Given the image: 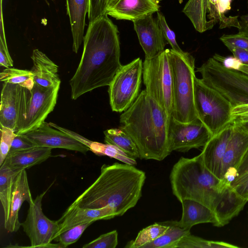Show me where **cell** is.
<instances>
[{
  "mask_svg": "<svg viewBox=\"0 0 248 248\" xmlns=\"http://www.w3.org/2000/svg\"><path fill=\"white\" fill-rule=\"evenodd\" d=\"M170 179L173 194L179 202L191 200L207 206L216 214L218 227L229 223L248 202L205 167L201 154L191 158L181 157L173 166Z\"/></svg>",
  "mask_w": 248,
  "mask_h": 248,
  "instance_id": "cell-1",
  "label": "cell"
},
{
  "mask_svg": "<svg viewBox=\"0 0 248 248\" xmlns=\"http://www.w3.org/2000/svg\"><path fill=\"white\" fill-rule=\"evenodd\" d=\"M118 33L108 15L89 22L80 62L69 81L72 99L109 85L122 65Z\"/></svg>",
  "mask_w": 248,
  "mask_h": 248,
  "instance_id": "cell-2",
  "label": "cell"
},
{
  "mask_svg": "<svg viewBox=\"0 0 248 248\" xmlns=\"http://www.w3.org/2000/svg\"><path fill=\"white\" fill-rule=\"evenodd\" d=\"M145 173L127 164H104L96 180L72 204L82 208L111 207L116 216L134 207L141 196Z\"/></svg>",
  "mask_w": 248,
  "mask_h": 248,
  "instance_id": "cell-3",
  "label": "cell"
},
{
  "mask_svg": "<svg viewBox=\"0 0 248 248\" xmlns=\"http://www.w3.org/2000/svg\"><path fill=\"white\" fill-rule=\"evenodd\" d=\"M170 117L145 90L121 115L120 127L135 143L140 159L161 161L170 154L168 129Z\"/></svg>",
  "mask_w": 248,
  "mask_h": 248,
  "instance_id": "cell-4",
  "label": "cell"
},
{
  "mask_svg": "<svg viewBox=\"0 0 248 248\" xmlns=\"http://www.w3.org/2000/svg\"><path fill=\"white\" fill-rule=\"evenodd\" d=\"M172 79L171 117L187 123L198 119L194 104L195 59L188 52L168 49Z\"/></svg>",
  "mask_w": 248,
  "mask_h": 248,
  "instance_id": "cell-5",
  "label": "cell"
},
{
  "mask_svg": "<svg viewBox=\"0 0 248 248\" xmlns=\"http://www.w3.org/2000/svg\"><path fill=\"white\" fill-rule=\"evenodd\" d=\"M202 81L227 99L232 108L248 105V75L226 66L216 54L197 69Z\"/></svg>",
  "mask_w": 248,
  "mask_h": 248,
  "instance_id": "cell-6",
  "label": "cell"
},
{
  "mask_svg": "<svg viewBox=\"0 0 248 248\" xmlns=\"http://www.w3.org/2000/svg\"><path fill=\"white\" fill-rule=\"evenodd\" d=\"M60 86L52 88L35 83L31 90L22 87L16 134H24L38 128L56 104Z\"/></svg>",
  "mask_w": 248,
  "mask_h": 248,
  "instance_id": "cell-7",
  "label": "cell"
},
{
  "mask_svg": "<svg viewBox=\"0 0 248 248\" xmlns=\"http://www.w3.org/2000/svg\"><path fill=\"white\" fill-rule=\"evenodd\" d=\"M194 90L198 118L208 128L212 136L233 122V108L219 93L196 77L194 80Z\"/></svg>",
  "mask_w": 248,
  "mask_h": 248,
  "instance_id": "cell-8",
  "label": "cell"
},
{
  "mask_svg": "<svg viewBox=\"0 0 248 248\" xmlns=\"http://www.w3.org/2000/svg\"><path fill=\"white\" fill-rule=\"evenodd\" d=\"M142 78L145 91L171 116L172 79L168 49L143 62Z\"/></svg>",
  "mask_w": 248,
  "mask_h": 248,
  "instance_id": "cell-9",
  "label": "cell"
},
{
  "mask_svg": "<svg viewBox=\"0 0 248 248\" xmlns=\"http://www.w3.org/2000/svg\"><path fill=\"white\" fill-rule=\"evenodd\" d=\"M143 62L140 58L122 65L108 86L109 104L113 111L127 110L140 94Z\"/></svg>",
  "mask_w": 248,
  "mask_h": 248,
  "instance_id": "cell-10",
  "label": "cell"
},
{
  "mask_svg": "<svg viewBox=\"0 0 248 248\" xmlns=\"http://www.w3.org/2000/svg\"><path fill=\"white\" fill-rule=\"evenodd\" d=\"M46 192L45 191L38 195L29 203L27 216L24 222L21 223L24 232L30 239L31 248H61L59 243H51L59 230L58 222L50 220L43 212L42 201Z\"/></svg>",
  "mask_w": 248,
  "mask_h": 248,
  "instance_id": "cell-11",
  "label": "cell"
},
{
  "mask_svg": "<svg viewBox=\"0 0 248 248\" xmlns=\"http://www.w3.org/2000/svg\"><path fill=\"white\" fill-rule=\"evenodd\" d=\"M221 3V0H189L183 12L200 32L213 28L218 23L221 29L234 27L239 30L238 17L226 16Z\"/></svg>",
  "mask_w": 248,
  "mask_h": 248,
  "instance_id": "cell-12",
  "label": "cell"
},
{
  "mask_svg": "<svg viewBox=\"0 0 248 248\" xmlns=\"http://www.w3.org/2000/svg\"><path fill=\"white\" fill-rule=\"evenodd\" d=\"M212 137L205 125L199 119L187 123H181L170 117L168 129L169 152H188L203 147Z\"/></svg>",
  "mask_w": 248,
  "mask_h": 248,
  "instance_id": "cell-13",
  "label": "cell"
},
{
  "mask_svg": "<svg viewBox=\"0 0 248 248\" xmlns=\"http://www.w3.org/2000/svg\"><path fill=\"white\" fill-rule=\"evenodd\" d=\"M36 146L62 148L86 154L90 148L68 134L54 128L45 121L36 129L24 134Z\"/></svg>",
  "mask_w": 248,
  "mask_h": 248,
  "instance_id": "cell-14",
  "label": "cell"
},
{
  "mask_svg": "<svg viewBox=\"0 0 248 248\" xmlns=\"http://www.w3.org/2000/svg\"><path fill=\"white\" fill-rule=\"evenodd\" d=\"M248 149V133L233 124L232 130L222 160L221 180L230 185Z\"/></svg>",
  "mask_w": 248,
  "mask_h": 248,
  "instance_id": "cell-15",
  "label": "cell"
},
{
  "mask_svg": "<svg viewBox=\"0 0 248 248\" xmlns=\"http://www.w3.org/2000/svg\"><path fill=\"white\" fill-rule=\"evenodd\" d=\"M133 22L145 58H152L162 52L167 43L158 20L150 14Z\"/></svg>",
  "mask_w": 248,
  "mask_h": 248,
  "instance_id": "cell-16",
  "label": "cell"
},
{
  "mask_svg": "<svg viewBox=\"0 0 248 248\" xmlns=\"http://www.w3.org/2000/svg\"><path fill=\"white\" fill-rule=\"evenodd\" d=\"M26 169L16 173L14 177L8 212L4 217L5 229L10 232H16L21 226L18 213L22 203L32 201Z\"/></svg>",
  "mask_w": 248,
  "mask_h": 248,
  "instance_id": "cell-17",
  "label": "cell"
},
{
  "mask_svg": "<svg viewBox=\"0 0 248 248\" xmlns=\"http://www.w3.org/2000/svg\"><path fill=\"white\" fill-rule=\"evenodd\" d=\"M233 127V122L212 136L201 153L205 167L221 179L222 160Z\"/></svg>",
  "mask_w": 248,
  "mask_h": 248,
  "instance_id": "cell-18",
  "label": "cell"
},
{
  "mask_svg": "<svg viewBox=\"0 0 248 248\" xmlns=\"http://www.w3.org/2000/svg\"><path fill=\"white\" fill-rule=\"evenodd\" d=\"M115 217L114 211L109 206L98 209L82 208L71 204L57 220L59 230L55 239L75 226L90 221L109 219Z\"/></svg>",
  "mask_w": 248,
  "mask_h": 248,
  "instance_id": "cell-19",
  "label": "cell"
},
{
  "mask_svg": "<svg viewBox=\"0 0 248 248\" xmlns=\"http://www.w3.org/2000/svg\"><path fill=\"white\" fill-rule=\"evenodd\" d=\"M22 87L3 82L1 92L0 125L13 130L16 129Z\"/></svg>",
  "mask_w": 248,
  "mask_h": 248,
  "instance_id": "cell-20",
  "label": "cell"
},
{
  "mask_svg": "<svg viewBox=\"0 0 248 248\" xmlns=\"http://www.w3.org/2000/svg\"><path fill=\"white\" fill-rule=\"evenodd\" d=\"M158 0H120L107 15L119 20L134 21L158 12Z\"/></svg>",
  "mask_w": 248,
  "mask_h": 248,
  "instance_id": "cell-21",
  "label": "cell"
},
{
  "mask_svg": "<svg viewBox=\"0 0 248 248\" xmlns=\"http://www.w3.org/2000/svg\"><path fill=\"white\" fill-rule=\"evenodd\" d=\"M182 205V217L176 224L179 227L190 231L194 225L211 223L218 227V221L215 212L205 205L191 200H184L180 202Z\"/></svg>",
  "mask_w": 248,
  "mask_h": 248,
  "instance_id": "cell-22",
  "label": "cell"
},
{
  "mask_svg": "<svg viewBox=\"0 0 248 248\" xmlns=\"http://www.w3.org/2000/svg\"><path fill=\"white\" fill-rule=\"evenodd\" d=\"M31 57L33 62L31 71L34 83L46 88L60 85L58 65L38 49L33 50Z\"/></svg>",
  "mask_w": 248,
  "mask_h": 248,
  "instance_id": "cell-23",
  "label": "cell"
},
{
  "mask_svg": "<svg viewBox=\"0 0 248 248\" xmlns=\"http://www.w3.org/2000/svg\"><path fill=\"white\" fill-rule=\"evenodd\" d=\"M89 0H66L73 37V51L77 53L83 40L85 18L88 13Z\"/></svg>",
  "mask_w": 248,
  "mask_h": 248,
  "instance_id": "cell-24",
  "label": "cell"
},
{
  "mask_svg": "<svg viewBox=\"0 0 248 248\" xmlns=\"http://www.w3.org/2000/svg\"><path fill=\"white\" fill-rule=\"evenodd\" d=\"M52 149L35 147L30 149L9 152L2 164L19 170L41 164L50 157Z\"/></svg>",
  "mask_w": 248,
  "mask_h": 248,
  "instance_id": "cell-25",
  "label": "cell"
},
{
  "mask_svg": "<svg viewBox=\"0 0 248 248\" xmlns=\"http://www.w3.org/2000/svg\"><path fill=\"white\" fill-rule=\"evenodd\" d=\"M49 124L52 127L68 134L87 145L90 148V151L96 155L99 156H108L129 165H135L137 164V161L135 159L130 157L114 145L106 143H102L96 141H93L75 132L61 127L55 124L49 123Z\"/></svg>",
  "mask_w": 248,
  "mask_h": 248,
  "instance_id": "cell-26",
  "label": "cell"
},
{
  "mask_svg": "<svg viewBox=\"0 0 248 248\" xmlns=\"http://www.w3.org/2000/svg\"><path fill=\"white\" fill-rule=\"evenodd\" d=\"M105 142L114 145L130 157L140 158L138 149L131 137L123 129L110 128L104 131Z\"/></svg>",
  "mask_w": 248,
  "mask_h": 248,
  "instance_id": "cell-27",
  "label": "cell"
},
{
  "mask_svg": "<svg viewBox=\"0 0 248 248\" xmlns=\"http://www.w3.org/2000/svg\"><path fill=\"white\" fill-rule=\"evenodd\" d=\"M161 223L168 225L167 230L155 240L143 245L140 248H174L184 236L190 233V231L185 230L177 226L175 221Z\"/></svg>",
  "mask_w": 248,
  "mask_h": 248,
  "instance_id": "cell-28",
  "label": "cell"
},
{
  "mask_svg": "<svg viewBox=\"0 0 248 248\" xmlns=\"http://www.w3.org/2000/svg\"><path fill=\"white\" fill-rule=\"evenodd\" d=\"M19 171L4 164L0 166V200L4 217L7 216L8 212L13 178Z\"/></svg>",
  "mask_w": 248,
  "mask_h": 248,
  "instance_id": "cell-29",
  "label": "cell"
},
{
  "mask_svg": "<svg viewBox=\"0 0 248 248\" xmlns=\"http://www.w3.org/2000/svg\"><path fill=\"white\" fill-rule=\"evenodd\" d=\"M0 80L2 82L17 84L31 89L34 86L33 76L31 70L8 67L0 73Z\"/></svg>",
  "mask_w": 248,
  "mask_h": 248,
  "instance_id": "cell-30",
  "label": "cell"
},
{
  "mask_svg": "<svg viewBox=\"0 0 248 248\" xmlns=\"http://www.w3.org/2000/svg\"><path fill=\"white\" fill-rule=\"evenodd\" d=\"M237 246L217 241L207 240L191 235L190 232L184 236L174 248H236Z\"/></svg>",
  "mask_w": 248,
  "mask_h": 248,
  "instance_id": "cell-31",
  "label": "cell"
},
{
  "mask_svg": "<svg viewBox=\"0 0 248 248\" xmlns=\"http://www.w3.org/2000/svg\"><path fill=\"white\" fill-rule=\"evenodd\" d=\"M168 228V225L161 223H155L150 225L141 230L136 239L128 243L124 248H140L143 245L155 240Z\"/></svg>",
  "mask_w": 248,
  "mask_h": 248,
  "instance_id": "cell-32",
  "label": "cell"
},
{
  "mask_svg": "<svg viewBox=\"0 0 248 248\" xmlns=\"http://www.w3.org/2000/svg\"><path fill=\"white\" fill-rule=\"evenodd\" d=\"M93 222L90 221L75 226L60 234L54 240L58 242L61 248H66L77 242Z\"/></svg>",
  "mask_w": 248,
  "mask_h": 248,
  "instance_id": "cell-33",
  "label": "cell"
},
{
  "mask_svg": "<svg viewBox=\"0 0 248 248\" xmlns=\"http://www.w3.org/2000/svg\"><path fill=\"white\" fill-rule=\"evenodd\" d=\"M89 6L88 18L89 22L107 15L108 10L113 7L120 0H89Z\"/></svg>",
  "mask_w": 248,
  "mask_h": 248,
  "instance_id": "cell-34",
  "label": "cell"
},
{
  "mask_svg": "<svg viewBox=\"0 0 248 248\" xmlns=\"http://www.w3.org/2000/svg\"><path fill=\"white\" fill-rule=\"evenodd\" d=\"M2 0H0V65L5 68L13 66V61L10 55L5 34L2 14Z\"/></svg>",
  "mask_w": 248,
  "mask_h": 248,
  "instance_id": "cell-35",
  "label": "cell"
},
{
  "mask_svg": "<svg viewBox=\"0 0 248 248\" xmlns=\"http://www.w3.org/2000/svg\"><path fill=\"white\" fill-rule=\"evenodd\" d=\"M118 245V232L116 230L103 234L89 243L83 248H115Z\"/></svg>",
  "mask_w": 248,
  "mask_h": 248,
  "instance_id": "cell-36",
  "label": "cell"
},
{
  "mask_svg": "<svg viewBox=\"0 0 248 248\" xmlns=\"http://www.w3.org/2000/svg\"><path fill=\"white\" fill-rule=\"evenodd\" d=\"M220 40L230 50L236 47L248 51V33L239 31L236 34H224Z\"/></svg>",
  "mask_w": 248,
  "mask_h": 248,
  "instance_id": "cell-37",
  "label": "cell"
},
{
  "mask_svg": "<svg viewBox=\"0 0 248 248\" xmlns=\"http://www.w3.org/2000/svg\"><path fill=\"white\" fill-rule=\"evenodd\" d=\"M0 166L4 161L11 147L16 134L9 128L0 127Z\"/></svg>",
  "mask_w": 248,
  "mask_h": 248,
  "instance_id": "cell-38",
  "label": "cell"
},
{
  "mask_svg": "<svg viewBox=\"0 0 248 248\" xmlns=\"http://www.w3.org/2000/svg\"><path fill=\"white\" fill-rule=\"evenodd\" d=\"M157 14L158 24L167 43L170 45L172 49L178 52L183 51L176 42L174 32L168 26L163 15L159 12Z\"/></svg>",
  "mask_w": 248,
  "mask_h": 248,
  "instance_id": "cell-39",
  "label": "cell"
},
{
  "mask_svg": "<svg viewBox=\"0 0 248 248\" xmlns=\"http://www.w3.org/2000/svg\"><path fill=\"white\" fill-rule=\"evenodd\" d=\"M248 180V149L242 159L236 172L234 179L231 184L234 188Z\"/></svg>",
  "mask_w": 248,
  "mask_h": 248,
  "instance_id": "cell-40",
  "label": "cell"
},
{
  "mask_svg": "<svg viewBox=\"0 0 248 248\" xmlns=\"http://www.w3.org/2000/svg\"><path fill=\"white\" fill-rule=\"evenodd\" d=\"M37 147L24 134H16L12 142L9 152L23 150Z\"/></svg>",
  "mask_w": 248,
  "mask_h": 248,
  "instance_id": "cell-41",
  "label": "cell"
},
{
  "mask_svg": "<svg viewBox=\"0 0 248 248\" xmlns=\"http://www.w3.org/2000/svg\"><path fill=\"white\" fill-rule=\"evenodd\" d=\"M234 58L240 63L248 65V51L239 48H233L230 50Z\"/></svg>",
  "mask_w": 248,
  "mask_h": 248,
  "instance_id": "cell-42",
  "label": "cell"
},
{
  "mask_svg": "<svg viewBox=\"0 0 248 248\" xmlns=\"http://www.w3.org/2000/svg\"><path fill=\"white\" fill-rule=\"evenodd\" d=\"M232 188L239 196L248 202V180Z\"/></svg>",
  "mask_w": 248,
  "mask_h": 248,
  "instance_id": "cell-43",
  "label": "cell"
},
{
  "mask_svg": "<svg viewBox=\"0 0 248 248\" xmlns=\"http://www.w3.org/2000/svg\"><path fill=\"white\" fill-rule=\"evenodd\" d=\"M233 118L234 125L248 133V117L235 116Z\"/></svg>",
  "mask_w": 248,
  "mask_h": 248,
  "instance_id": "cell-44",
  "label": "cell"
},
{
  "mask_svg": "<svg viewBox=\"0 0 248 248\" xmlns=\"http://www.w3.org/2000/svg\"><path fill=\"white\" fill-rule=\"evenodd\" d=\"M232 116L248 117V105L234 107L232 110Z\"/></svg>",
  "mask_w": 248,
  "mask_h": 248,
  "instance_id": "cell-45",
  "label": "cell"
},
{
  "mask_svg": "<svg viewBox=\"0 0 248 248\" xmlns=\"http://www.w3.org/2000/svg\"><path fill=\"white\" fill-rule=\"evenodd\" d=\"M239 22L240 27L239 31L248 33V14L241 16Z\"/></svg>",
  "mask_w": 248,
  "mask_h": 248,
  "instance_id": "cell-46",
  "label": "cell"
},
{
  "mask_svg": "<svg viewBox=\"0 0 248 248\" xmlns=\"http://www.w3.org/2000/svg\"><path fill=\"white\" fill-rule=\"evenodd\" d=\"M237 69L248 75V65L240 63L237 67Z\"/></svg>",
  "mask_w": 248,
  "mask_h": 248,
  "instance_id": "cell-47",
  "label": "cell"
},
{
  "mask_svg": "<svg viewBox=\"0 0 248 248\" xmlns=\"http://www.w3.org/2000/svg\"><path fill=\"white\" fill-rule=\"evenodd\" d=\"M45 0V1H46V2L47 3V4L49 5V2L47 1V0ZM51 0L53 1L54 0Z\"/></svg>",
  "mask_w": 248,
  "mask_h": 248,
  "instance_id": "cell-48",
  "label": "cell"
},
{
  "mask_svg": "<svg viewBox=\"0 0 248 248\" xmlns=\"http://www.w3.org/2000/svg\"></svg>",
  "mask_w": 248,
  "mask_h": 248,
  "instance_id": "cell-49",
  "label": "cell"
}]
</instances>
